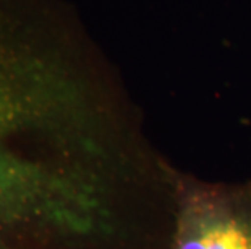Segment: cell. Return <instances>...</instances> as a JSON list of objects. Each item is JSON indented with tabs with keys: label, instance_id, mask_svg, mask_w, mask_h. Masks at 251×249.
<instances>
[{
	"label": "cell",
	"instance_id": "cell-2",
	"mask_svg": "<svg viewBox=\"0 0 251 249\" xmlns=\"http://www.w3.org/2000/svg\"><path fill=\"white\" fill-rule=\"evenodd\" d=\"M170 249H251V181L216 183L165 167Z\"/></svg>",
	"mask_w": 251,
	"mask_h": 249
},
{
	"label": "cell",
	"instance_id": "cell-1",
	"mask_svg": "<svg viewBox=\"0 0 251 249\" xmlns=\"http://www.w3.org/2000/svg\"><path fill=\"white\" fill-rule=\"evenodd\" d=\"M65 104L0 29V249H165L162 160L93 135Z\"/></svg>",
	"mask_w": 251,
	"mask_h": 249
}]
</instances>
